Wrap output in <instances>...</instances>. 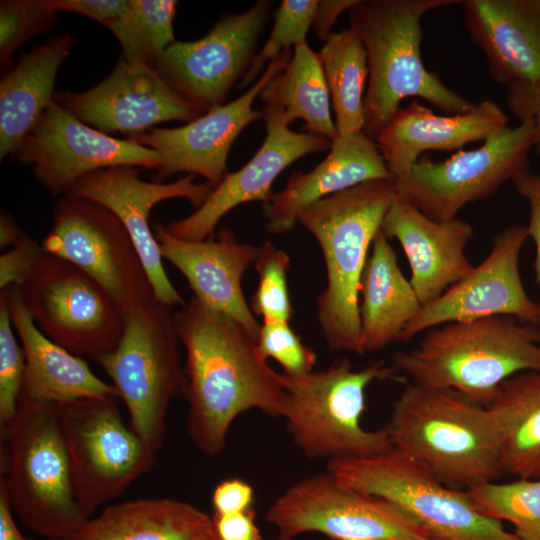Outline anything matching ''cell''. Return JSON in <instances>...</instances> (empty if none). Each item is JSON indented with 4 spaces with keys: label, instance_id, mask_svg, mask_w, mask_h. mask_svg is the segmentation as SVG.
I'll return each mask as SVG.
<instances>
[{
    "label": "cell",
    "instance_id": "3957f363",
    "mask_svg": "<svg viewBox=\"0 0 540 540\" xmlns=\"http://www.w3.org/2000/svg\"><path fill=\"white\" fill-rule=\"evenodd\" d=\"M394 199V178L372 180L318 200L298 216L324 257L327 284L316 299V314L330 350L364 354L361 279L369 248Z\"/></svg>",
    "mask_w": 540,
    "mask_h": 540
},
{
    "label": "cell",
    "instance_id": "1f68e13d",
    "mask_svg": "<svg viewBox=\"0 0 540 540\" xmlns=\"http://www.w3.org/2000/svg\"><path fill=\"white\" fill-rule=\"evenodd\" d=\"M258 97L265 106L278 109L287 125L302 119L310 134L331 142L338 136L318 53L306 42L293 48L286 67L271 78Z\"/></svg>",
    "mask_w": 540,
    "mask_h": 540
},
{
    "label": "cell",
    "instance_id": "7bdbcfd3",
    "mask_svg": "<svg viewBox=\"0 0 540 540\" xmlns=\"http://www.w3.org/2000/svg\"><path fill=\"white\" fill-rule=\"evenodd\" d=\"M47 4L56 13H77L106 27L128 7L126 0H47Z\"/></svg>",
    "mask_w": 540,
    "mask_h": 540
},
{
    "label": "cell",
    "instance_id": "60d3db41",
    "mask_svg": "<svg viewBox=\"0 0 540 540\" xmlns=\"http://www.w3.org/2000/svg\"><path fill=\"white\" fill-rule=\"evenodd\" d=\"M44 250L28 234L0 256V288L21 286L33 271Z\"/></svg>",
    "mask_w": 540,
    "mask_h": 540
},
{
    "label": "cell",
    "instance_id": "7a4b0ae2",
    "mask_svg": "<svg viewBox=\"0 0 540 540\" xmlns=\"http://www.w3.org/2000/svg\"><path fill=\"white\" fill-rule=\"evenodd\" d=\"M384 428L395 450L448 487L465 491L503 475L490 410L454 389L407 384Z\"/></svg>",
    "mask_w": 540,
    "mask_h": 540
},
{
    "label": "cell",
    "instance_id": "6da1fadb",
    "mask_svg": "<svg viewBox=\"0 0 540 540\" xmlns=\"http://www.w3.org/2000/svg\"><path fill=\"white\" fill-rule=\"evenodd\" d=\"M175 321L186 353V431L201 453H221L234 420L248 410L280 418L282 374L238 321L195 297L175 312Z\"/></svg>",
    "mask_w": 540,
    "mask_h": 540
},
{
    "label": "cell",
    "instance_id": "f546056e",
    "mask_svg": "<svg viewBox=\"0 0 540 540\" xmlns=\"http://www.w3.org/2000/svg\"><path fill=\"white\" fill-rule=\"evenodd\" d=\"M213 520L173 498H143L112 504L87 520L68 540H210Z\"/></svg>",
    "mask_w": 540,
    "mask_h": 540
},
{
    "label": "cell",
    "instance_id": "d590c367",
    "mask_svg": "<svg viewBox=\"0 0 540 540\" xmlns=\"http://www.w3.org/2000/svg\"><path fill=\"white\" fill-rule=\"evenodd\" d=\"M291 264L289 255L265 241L258 247L253 263L258 274V284L250 299V308L263 321L289 322L293 315L287 273Z\"/></svg>",
    "mask_w": 540,
    "mask_h": 540
},
{
    "label": "cell",
    "instance_id": "8d00e7d4",
    "mask_svg": "<svg viewBox=\"0 0 540 540\" xmlns=\"http://www.w3.org/2000/svg\"><path fill=\"white\" fill-rule=\"evenodd\" d=\"M318 0H283L275 12L274 23L258 53L240 81L239 88L252 85L261 71L277 58L285 49L294 48L306 42V35L312 27Z\"/></svg>",
    "mask_w": 540,
    "mask_h": 540
},
{
    "label": "cell",
    "instance_id": "9a60e30c",
    "mask_svg": "<svg viewBox=\"0 0 540 540\" xmlns=\"http://www.w3.org/2000/svg\"><path fill=\"white\" fill-rule=\"evenodd\" d=\"M31 165L36 179L53 195H67L84 176L115 167L158 170L157 151L132 138H114L80 121L55 101L41 115L15 154Z\"/></svg>",
    "mask_w": 540,
    "mask_h": 540
},
{
    "label": "cell",
    "instance_id": "f907efd6",
    "mask_svg": "<svg viewBox=\"0 0 540 540\" xmlns=\"http://www.w3.org/2000/svg\"><path fill=\"white\" fill-rule=\"evenodd\" d=\"M533 4L536 7L537 11L540 14V0H533Z\"/></svg>",
    "mask_w": 540,
    "mask_h": 540
},
{
    "label": "cell",
    "instance_id": "52a82bcc",
    "mask_svg": "<svg viewBox=\"0 0 540 540\" xmlns=\"http://www.w3.org/2000/svg\"><path fill=\"white\" fill-rule=\"evenodd\" d=\"M4 486L14 515L48 540H68L87 522L74 492L57 404L19 398L4 429Z\"/></svg>",
    "mask_w": 540,
    "mask_h": 540
},
{
    "label": "cell",
    "instance_id": "9c48e42d",
    "mask_svg": "<svg viewBox=\"0 0 540 540\" xmlns=\"http://www.w3.org/2000/svg\"><path fill=\"white\" fill-rule=\"evenodd\" d=\"M327 471L346 487L394 503L434 540H520L501 521L480 514L464 490L448 487L395 449L372 458L330 461Z\"/></svg>",
    "mask_w": 540,
    "mask_h": 540
},
{
    "label": "cell",
    "instance_id": "cb8c5ba5",
    "mask_svg": "<svg viewBox=\"0 0 540 540\" xmlns=\"http://www.w3.org/2000/svg\"><path fill=\"white\" fill-rule=\"evenodd\" d=\"M463 24L491 77L507 90L540 82V14L533 0H461Z\"/></svg>",
    "mask_w": 540,
    "mask_h": 540
},
{
    "label": "cell",
    "instance_id": "4fadbf2b",
    "mask_svg": "<svg viewBox=\"0 0 540 540\" xmlns=\"http://www.w3.org/2000/svg\"><path fill=\"white\" fill-rule=\"evenodd\" d=\"M41 245L45 252L89 275L124 313L156 299L129 233L110 210L98 203L73 195L61 196Z\"/></svg>",
    "mask_w": 540,
    "mask_h": 540
},
{
    "label": "cell",
    "instance_id": "8fae6325",
    "mask_svg": "<svg viewBox=\"0 0 540 540\" xmlns=\"http://www.w3.org/2000/svg\"><path fill=\"white\" fill-rule=\"evenodd\" d=\"M533 142L534 125L527 118L476 149L459 150L443 161L419 159L394 178L395 198L432 220H453L467 204L493 196L503 184L529 172Z\"/></svg>",
    "mask_w": 540,
    "mask_h": 540
},
{
    "label": "cell",
    "instance_id": "7402d4cb",
    "mask_svg": "<svg viewBox=\"0 0 540 540\" xmlns=\"http://www.w3.org/2000/svg\"><path fill=\"white\" fill-rule=\"evenodd\" d=\"M151 225L163 260L183 274L194 297L238 321L257 340L261 324L244 297L241 281L258 247L238 241L228 228L216 238L197 241L176 237L160 223Z\"/></svg>",
    "mask_w": 540,
    "mask_h": 540
},
{
    "label": "cell",
    "instance_id": "603a6c76",
    "mask_svg": "<svg viewBox=\"0 0 540 540\" xmlns=\"http://www.w3.org/2000/svg\"><path fill=\"white\" fill-rule=\"evenodd\" d=\"M380 230L401 244L411 269L410 283L422 306L440 297L474 268L465 255L473 228L464 220L435 221L395 198Z\"/></svg>",
    "mask_w": 540,
    "mask_h": 540
},
{
    "label": "cell",
    "instance_id": "ac0fdd59",
    "mask_svg": "<svg viewBox=\"0 0 540 540\" xmlns=\"http://www.w3.org/2000/svg\"><path fill=\"white\" fill-rule=\"evenodd\" d=\"M55 102L83 123L111 136L141 135L168 121L190 122L200 108L171 87L159 72L122 57L100 83L82 92L63 91Z\"/></svg>",
    "mask_w": 540,
    "mask_h": 540
},
{
    "label": "cell",
    "instance_id": "836d02e7",
    "mask_svg": "<svg viewBox=\"0 0 540 540\" xmlns=\"http://www.w3.org/2000/svg\"><path fill=\"white\" fill-rule=\"evenodd\" d=\"M177 4L174 0H128L126 11L107 26L120 43L124 60L155 68L176 41L173 20Z\"/></svg>",
    "mask_w": 540,
    "mask_h": 540
},
{
    "label": "cell",
    "instance_id": "d6a6232c",
    "mask_svg": "<svg viewBox=\"0 0 540 540\" xmlns=\"http://www.w3.org/2000/svg\"><path fill=\"white\" fill-rule=\"evenodd\" d=\"M318 56L328 85L338 136L364 130V89L368 62L364 45L350 27L333 32Z\"/></svg>",
    "mask_w": 540,
    "mask_h": 540
},
{
    "label": "cell",
    "instance_id": "f5cc1de1",
    "mask_svg": "<svg viewBox=\"0 0 540 540\" xmlns=\"http://www.w3.org/2000/svg\"><path fill=\"white\" fill-rule=\"evenodd\" d=\"M271 540H293V539H288V538L278 536L277 538H274V539H271Z\"/></svg>",
    "mask_w": 540,
    "mask_h": 540
},
{
    "label": "cell",
    "instance_id": "816d5d0a",
    "mask_svg": "<svg viewBox=\"0 0 540 540\" xmlns=\"http://www.w3.org/2000/svg\"><path fill=\"white\" fill-rule=\"evenodd\" d=\"M413 540H434V539H432L430 537H420V538H415Z\"/></svg>",
    "mask_w": 540,
    "mask_h": 540
},
{
    "label": "cell",
    "instance_id": "c3c4849f",
    "mask_svg": "<svg viewBox=\"0 0 540 540\" xmlns=\"http://www.w3.org/2000/svg\"><path fill=\"white\" fill-rule=\"evenodd\" d=\"M0 540H31L17 526L6 490L0 483Z\"/></svg>",
    "mask_w": 540,
    "mask_h": 540
},
{
    "label": "cell",
    "instance_id": "484cf974",
    "mask_svg": "<svg viewBox=\"0 0 540 540\" xmlns=\"http://www.w3.org/2000/svg\"><path fill=\"white\" fill-rule=\"evenodd\" d=\"M329 150L311 171H295L284 188L264 203L269 232L290 231L299 214L318 200L368 181L393 178L376 142L364 131L337 136Z\"/></svg>",
    "mask_w": 540,
    "mask_h": 540
},
{
    "label": "cell",
    "instance_id": "d6986e66",
    "mask_svg": "<svg viewBox=\"0 0 540 540\" xmlns=\"http://www.w3.org/2000/svg\"><path fill=\"white\" fill-rule=\"evenodd\" d=\"M292 48L285 49L271 61L260 77L238 98L217 105L185 125L174 128L155 127L132 137L138 143L158 152L162 163L156 171L158 181L178 172L200 175L216 187L227 173L230 149L239 134L263 111L253 103L263 87L292 57Z\"/></svg>",
    "mask_w": 540,
    "mask_h": 540
},
{
    "label": "cell",
    "instance_id": "e0dca14e",
    "mask_svg": "<svg viewBox=\"0 0 540 540\" xmlns=\"http://www.w3.org/2000/svg\"><path fill=\"white\" fill-rule=\"evenodd\" d=\"M527 238L522 225H510L497 234L484 261L440 297L423 305L399 341L408 342L445 323L496 315L540 326V306L528 296L519 272L520 252Z\"/></svg>",
    "mask_w": 540,
    "mask_h": 540
},
{
    "label": "cell",
    "instance_id": "74e56055",
    "mask_svg": "<svg viewBox=\"0 0 540 540\" xmlns=\"http://www.w3.org/2000/svg\"><path fill=\"white\" fill-rule=\"evenodd\" d=\"M57 13L47 0L0 2V64L7 72L14 53L28 40L53 29Z\"/></svg>",
    "mask_w": 540,
    "mask_h": 540
},
{
    "label": "cell",
    "instance_id": "b9f144b4",
    "mask_svg": "<svg viewBox=\"0 0 540 540\" xmlns=\"http://www.w3.org/2000/svg\"><path fill=\"white\" fill-rule=\"evenodd\" d=\"M513 184L517 193L525 198L529 204L530 217L526 230L536 248L533 268L535 281L540 292V175L529 171L514 180ZM538 304L540 306V293Z\"/></svg>",
    "mask_w": 540,
    "mask_h": 540
},
{
    "label": "cell",
    "instance_id": "7dc6e473",
    "mask_svg": "<svg viewBox=\"0 0 540 540\" xmlns=\"http://www.w3.org/2000/svg\"><path fill=\"white\" fill-rule=\"evenodd\" d=\"M357 0H318L312 28L317 38L325 41L333 32L332 28L343 12L348 10Z\"/></svg>",
    "mask_w": 540,
    "mask_h": 540
},
{
    "label": "cell",
    "instance_id": "2e32d148",
    "mask_svg": "<svg viewBox=\"0 0 540 540\" xmlns=\"http://www.w3.org/2000/svg\"><path fill=\"white\" fill-rule=\"evenodd\" d=\"M272 7V1H257L242 13L225 15L200 39L175 41L155 69L203 112L224 104L256 55Z\"/></svg>",
    "mask_w": 540,
    "mask_h": 540
},
{
    "label": "cell",
    "instance_id": "d4e9b609",
    "mask_svg": "<svg viewBox=\"0 0 540 540\" xmlns=\"http://www.w3.org/2000/svg\"><path fill=\"white\" fill-rule=\"evenodd\" d=\"M508 115L485 99L466 112L438 115L411 101L399 108L375 142L393 178L406 173L429 150H460L466 144L486 141L508 127Z\"/></svg>",
    "mask_w": 540,
    "mask_h": 540
},
{
    "label": "cell",
    "instance_id": "5b68a950",
    "mask_svg": "<svg viewBox=\"0 0 540 540\" xmlns=\"http://www.w3.org/2000/svg\"><path fill=\"white\" fill-rule=\"evenodd\" d=\"M392 362L413 383L454 389L487 407L505 380L540 371V326L503 315L449 322Z\"/></svg>",
    "mask_w": 540,
    "mask_h": 540
},
{
    "label": "cell",
    "instance_id": "83f0119b",
    "mask_svg": "<svg viewBox=\"0 0 540 540\" xmlns=\"http://www.w3.org/2000/svg\"><path fill=\"white\" fill-rule=\"evenodd\" d=\"M74 46L70 34L57 35L22 55L0 82V159L15 154L46 108L62 63Z\"/></svg>",
    "mask_w": 540,
    "mask_h": 540
},
{
    "label": "cell",
    "instance_id": "5bb4252c",
    "mask_svg": "<svg viewBox=\"0 0 540 540\" xmlns=\"http://www.w3.org/2000/svg\"><path fill=\"white\" fill-rule=\"evenodd\" d=\"M266 521L278 536L317 532L332 540H413L430 537L394 503L340 484L327 470L288 487L270 505Z\"/></svg>",
    "mask_w": 540,
    "mask_h": 540
},
{
    "label": "cell",
    "instance_id": "4dcf8cb0",
    "mask_svg": "<svg viewBox=\"0 0 540 540\" xmlns=\"http://www.w3.org/2000/svg\"><path fill=\"white\" fill-rule=\"evenodd\" d=\"M487 408L499 434L503 475L540 479V371L505 380Z\"/></svg>",
    "mask_w": 540,
    "mask_h": 540
},
{
    "label": "cell",
    "instance_id": "bcb514c9",
    "mask_svg": "<svg viewBox=\"0 0 540 540\" xmlns=\"http://www.w3.org/2000/svg\"><path fill=\"white\" fill-rule=\"evenodd\" d=\"M253 508L233 514H214V530L218 540H264L256 524Z\"/></svg>",
    "mask_w": 540,
    "mask_h": 540
},
{
    "label": "cell",
    "instance_id": "30bf717a",
    "mask_svg": "<svg viewBox=\"0 0 540 540\" xmlns=\"http://www.w3.org/2000/svg\"><path fill=\"white\" fill-rule=\"evenodd\" d=\"M116 398L57 404L77 503L89 519L156 463V455L126 424Z\"/></svg>",
    "mask_w": 540,
    "mask_h": 540
},
{
    "label": "cell",
    "instance_id": "277c9868",
    "mask_svg": "<svg viewBox=\"0 0 540 540\" xmlns=\"http://www.w3.org/2000/svg\"><path fill=\"white\" fill-rule=\"evenodd\" d=\"M461 0H357L348 10L350 28L367 54L364 132L374 141L400 108L417 97L446 114L469 110L473 103L447 87L421 58L422 17Z\"/></svg>",
    "mask_w": 540,
    "mask_h": 540
},
{
    "label": "cell",
    "instance_id": "44dd1931",
    "mask_svg": "<svg viewBox=\"0 0 540 540\" xmlns=\"http://www.w3.org/2000/svg\"><path fill=\"white\" fill-rule=\"evenodd\" d=\"M266 137L255 155L239 170L227 172L206 200L190 215L172 221L166 228L176 237L205 240L232 209L252 201L268 202L272 184L290 164L307 154L328 150L331 141L308 132H296L281 112L264 106Z\"/></svg>",
    "mask_w": 540,
    "mask_h": 540
},
{
    "label": "cell",
    "instance_id": "7c38bea8",
    "mask_svg": "<svg viewBox=\"0 0 540 540\" xmlns=\"http://www.w3.org/2000/svg\"><path fill=\"white\" fill-rule=\"evenodd\" d=\"M16 289L36 327L76 356L95 360L121 340L123 310L101 285L62 258L44 251Z\"/></svg>",
    "mask_w": 540,
    "mask_h": 540
},
{
    "label": "cell",
    "instance_id": "f1b7e54d",
    "mask_svg": "<svg viewBox=\"0 0 540 540\" xmlns=\"http://www.w3.org/2000/svg\"><path fill=\"white\" fill-rule=\"evenodd\" d=\"M363 353L385 348L400 337L422 308L410 280L402 273L394 248L381 230L376 234L360 286Z\"/></svg>",
    "mask_w": 540,
    "mask_h": 540
},
{
    "label": "cell",
    "instance_id": "ffe728a7",
    "mask_svg": "<svg viewBox=\"0 0 540 540\" xmlns=\"http://www.w3.org/2000/svg\"><path fill=\"white\" fill-rule=\"evenodd\" d=\"M211 190L208 183H195L191 174L169 183L147 182L134 167H115L84 176L67 195L98 203L121 221L145 266L155 298L173 307L185 302L164 269L150 212L158 203L174 198L186 199L198 208Z\"/></svg>",
    "mask_w": 540,
    "mask_h": 540
},
{
    "label": "cell",
    "instance_id": "f6af8a7d",
    "mask_svg": "<svg viewBox=\"0 0 540 540\" xmlns=\"http://www.w3.org/2000/svg\"><path fill=\"white\" fill-rule=\"evenodd\" d=\"M507 104L519 121L531 119L534 125L533 150L540 158V82L507 90Z\"/></svg>",
    "mask_w": 540,
    "mask_h": 540
},
{
    "label": "cell",
    "instance_id": "681fc988",
    "mask_svg": "<svg viewBox=\"0 0 540 540\" xmlns=\"http://www.w3.org/2000/svg\"><path fill=\"white\" fill-rule=\"evenodd\" d=\"M27 235L15 222L11 215L2 212L0 217V246L13 247Z\"/></svg>",
    "mask_w": 540,
    "mask_h": 540
},
{
    "label": "cell",
    "instance_id": "ee69618b",
    "mask_svg": "<svg viewBox=\"0 0 540 540\" xmlns=\"http://www.w3.org/2000/svg\"><path fill=\"white\" fill-rule=\"evenodd\" d=\"M253 502V487L239 478L221 481L212 493L214 514L225 515L244 512L253 508Z\"/></svg>",
    "mask_w": 540,
    "mask_h": 540
},
{
    "label": "cell",
    "instance_id": "f35d334b",
    "mask_svg": "<svg viewBox=\"0 0 540 540\" xmlns=\"http://www.w3.org/2000/svg\"><path fill=\"white\" fill-rule=\"evenodd\" d=\"M25 372V356L13 328L6 290L0 294V426L14 418Z\"/></svg>",
    "mask_w": 540,
    "mask_h": 540
},
{
    "label": "cell",
    "instance_id": "8992f818",
    "mask_svg": "<svg viewBox=\"0 0 540 540\" xmlns=\"http://www.w3.org/2000/svg\"><path fill=\"white\" fill-rule=\"evenodd\" d=\"M384 380L401 382L404 377L384 361L354 370L347 358L302 376L282 373L280 418L309 458L330 462L384 455L394 449L385 428L367 430L361 424L367 387Z\"/></svg>",
    "mask_w": 540,
    "mask_h": 540
},
{
    "label": "cell",
    "instance_id": "db71d44e",
    "mask_svg": "<svg viewBox=\"0 0 540 540\" xmlns=\"http://www.w3.org/2000/svg\"><path fill=\"white\" fill-rule=\"evenodd\" d=\"M210 540H218V539H217V536H215L214 538H212V539H210Z\"/></svg>",
    "mask_w": 540,
    "mask_h": 540
},
{
    "label": "cell",
    "instance_id": "4316f807",
    "mask_svg": "<svg viewBox=\"0 0 540 540\" xmlns=\"http://www.w3.org/2000/svg\"><path fill=\"white\" fill-rule=\"evenodd\" d=\"M5 290L12 325L25 356L21 398L44 404L81 398L119 399L115 387L94 374L82 357L56 344L36 327L15 287Z\"/></svg>",
    "mask_w": 540,
    "mask_h": 540
},
{
    "label": "cell",
    "instance_id": "ba28073f",
    "mask_svg": "<svg viewBox=\"0 0 540 540\" xmlns=\"http://www.w3.org/2000/svg\"><path fill=\"white\" fill-rule=\"evenodd\" d=\"M179 343L175 312L154 299L125 313L120 342L95 359L123 401L130 426L155 453L163 446L171 400L186 392Z\"/></svg>",
    "mask_w": 540,
    "mask_h": 540
},
{
    "label": "cell",
    "instance_id": "e575fe53",
    "mask_svg": "<svg viewBox=\"0 0 540 540\" xmlns=\"http://www.w3.org/2000/svg\"><path fill=\"white\" fill-rule=\"evenodd\" d=\"M465 492L480 514L512 523L520 540H540V479L485 482Z\"/></svg>",
    "mask_w": 540,
    "mask_h": 540
},
{
    "label": "cell",
    "instance_id": "ab89813d",
    "mask_svg": "<svg viewBox=\"0 0 540 540\" xmlns=\"http://www.w3.org/2000/svg\"><path fill=\"white\" fill-rule=\"evenodd\" d=\"M261 355L275 360L283 374L297 377L313 371L317 356L286 321H263L257 339Z\"/></svg>",
    "mask_w": 540,
    "mask_h": 540
}]
</instances>
